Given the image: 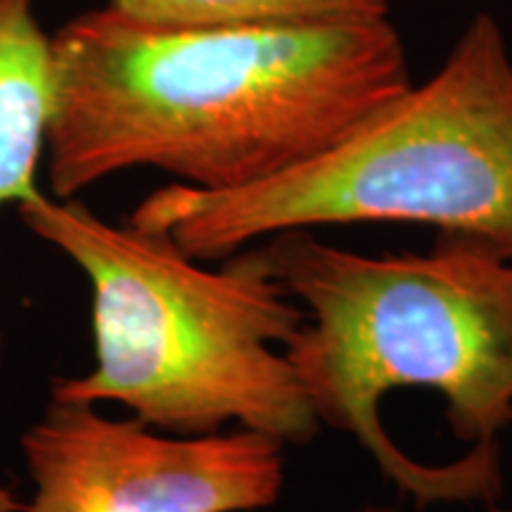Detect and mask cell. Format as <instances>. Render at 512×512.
<instances>
[{
  "label": "cell",
  "mask_w": 512,
  "mask_h": 512,
  "mask_svg": "<svg viewBox=\"0 0 512 512\" xmlns=\"http://www.w3.org/2000/svg\"><path fill=\"white\" fill-rule=\"evenodd\" d=\"M413 86L389 17L164 27L83 12L53 36L48 185L72 200L131 169L195 190L297 169Z\"/></svg>",
  "instance_id": "6da1fadb"
},
{
  "label": "cell",
  "mask_w": 512,
  "mask_h": 512,
  "mask_svg": "<svg viewBox=\"0 0 512 512\" xmlns=\"http://www.w3.org/2000/svg\"><path fill=\"white\" fill-rule=\"evenodd\" d=\"M256 252L304 309L285 356L320 427L354 437L420 508L494 503L512 425V259L446 235L427 254H358L316 230Z\"/></svg>",
  "instance_id": "7a4b0ae2"
},
{
  "label": "cell",
  "mask_w": 512,
  "mask_h": 512,
  "mask_svg": "<svg viewBox=\"0 0 512 512\" xmlns=\"http://www.w3.org/2000/svg\"><path fill=\"white\" fill-rule=\"evenodd\" d=\"M17 214L91 285L93 368L57 377L53 399L119 403L181 437L238 425L285 446L316 439L320 422L285 356L304 309L256 247L204 268L166 235L112 226L76 197L38 192Z\"/></svg>",
  "instance_id": "3957f363"
},
{
  "label": "cell",
  "mask_w": 512,
  "mask_h": 512,
  "mask_svg": "<svg viewBox=\"0 0 512 512\" xmlns=\"http://www.w3.org/2000/svg\"><path fill=\"white\" fill-rule=\"evenodd\" d=\"M349 223H418L512 259V55L496 17L477 15L430 79L311 162L228 192L166 185L128 216L197 261Z\"/></svg>",
  "instance_id": "277c9868"
},
{
  "label": "cell",
  "mask_w": 512,
  "mask_h": 512,
  "mask_svg": "<svg viewBox=\"0 0 512 512\" xmlns=\"http://www.w3.org/2000/svg\"><path fill=\"white\" fill-rule=\"evenodd\" d=\"M22 512H256L278 503L285 444L240 430L181 437L50 399L22 434Z\"/></svg>",
  "instance_id": "5b68a950"
},
{
  "label": "cell",
  "mask_w": 512,
  "mask_h": 512,
  "mask_svg": "<svg viewBox=\"0 0 512 512\" xmlns=\"http://www.w3.org/2000/svg\"><path fill=\"white\" fill-rule=\"evenodd\" d=\"M53 110V38L34 15V0H0V207L38 195ZM5 339L0 332V373Z\"/></svg>",
  "instance_id": "8992f818"
},
{
  "label": "cell",
  "mask_w": 512,
  "mask_h": 512,
  "mask_svg": "<svg viewBox=\"0 0 512 512\" xmlns=\"http://www.w3.org/2000/svg\"><path fill=\"white\" fill-rule=\"evenodd\" d=\"M114 10L164 27L318 24L384 19L392 0H110Z\"/></svg>",
  "instance_id": "52a82bcc"
},
{
  "label": "cell",
  "mask_w": 512,
  "mask_h": 512,
  "mask_svg": "<svg viewBox=\"0 0 512 512\" xmlns=\"http://www.w3.org/2000/svg\"><path fill=\"white\" fill-rule=\"evenodd\" d=\"M22 510H24V503L15 501V496H12L8 489L0 486V512H22Z\"/></svg>",
  "instance_id": "ba28073f"
},
{
  "label": "cell",
  "mask_w": 512,
  "mask_h": 512,
  "mask_svg": "<svg viewBox=\"0 0 512 512\" xmlns=\"http://www.w3.org/2000/svg\"><path fill=\"white\" fill-rule=\"evenodd\" d=\"M358 512H394V510H389V508H363Z\"/></svg>",
  "instance_id": "9c48e42d"
}]
</instances>
